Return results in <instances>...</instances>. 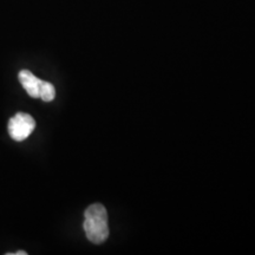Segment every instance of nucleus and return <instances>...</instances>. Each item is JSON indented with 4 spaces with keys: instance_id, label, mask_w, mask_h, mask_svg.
I'll list each match as a JSON object with an SVG mask.
<instances>
[{
    "instance_id": "nucleus-3",
    "label": "nucleus",
    "mask_w": 255,
    "mask_h": 255,
    "mask_svg": "<svg viewBox=\"0 0 255 255\" xmlns=\"http://www.w3.org/2000/svg\"><path fill=\"white\" fill-rule=\"evenodd\" d=\"M19 82L21 83L25 91L32 98H39V85L41 79H39L28 70H21L18 75Z\"/></svg>"
},
{
    "instance_id": "nucleus-2",
    "label": "nucleus",
    "mask_w": 255,
    "mask_h": 255,
    "mask_svg": "<svg viewBox=\"0 0 255 255\" xmlns=\"http://www.w3.org/2000/svg\"><path fill=\"white\" fill-rule=\"evenodd\" d=\"M36 128V121L31 115L25 113L15 114L8 121V133L14 141L21 142L31 135Z\"/></svg>"
},
{
    "instance_id": "nucleus-4",
    "label": "nucleus",
    "mask_w": 255,
    "mask_h": 255,
    "mask_svg": "<svg viewBox=\"0 0 255 255\" xmlns=\"http://www.w3.org/2000/svg\"><path fill=\"white\" fill-rule=\"evenodd\" d=\"M56 89L49 82L41 81L39 85V98L44 102H51L55 100Z\"/></svg>"
},
{
    "instance_id": "nucleus-1",
    "label": "nucleus",
    "mask_w": 255,
    "mask_h": 255,
    "mask_svg": "<svg viewBox=\"0 0 255 255\" xmlns=\"http://www.w3.org/2000/svg\"><path fill=\"white\" fill-rule=\"evenodd\" d=\"M84 228L88 240L92 244L100 245L109 238V226H108L107 209L101 203H94L84 213Z\"/></svg>"
}]
</instances>
